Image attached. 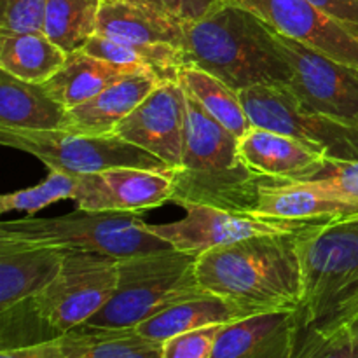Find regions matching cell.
I'll use <instances>...</instances> for the list:
<instances>
[{"label":"cell","instance_id":"6da1fadb","mask_svg":"<svg viewBox=\"0 0 358 358\" xmlns=\"http://www.w3.org/2000/svg\"><path fill=\"white\" fill-rule=\"evenodd\" d=\"M299 233L261 234L205 252L196 261L199 283L254 313L301 310L306 285Z\"/></svg>","mask_w":358,"mask_h":358},{"label":"cell","instance_id":"7a4b0ae2","mask_svg":"<svg viewBox=\"0 0 358 358\" xmlns=\"http://www.w3.org/2000/svg\"><path fill=\"white\" fill-rule=\"evenodd\" d=\"M180 49L185 65L212 73L238 93L254 86H289L294 76L275 28L229 0L201 20L184 23Z\"/></svg>","mask_w":358,"mask_h":358},{"label":"cell","instance_id":"3957f363","mask_svg":"<svg viewBox=\"0 0 358 358\" xmlns=\"http://www.w3.org/2000/svg\"><path fill=\"white\" fill-rule=\"evenodd\" d=\"M238 140L187 94V131L180 164L171 170V203L182 208L199 205L254 212L259 185L266 178L243 163Z\"/></svg>","mask_w":358,"mask_h":358},{"label":"cell","instance_id":"277c9868","mask_svg":"<svg viewBox=\"0 0 358 358\" xmlns=\"http://www.w3.org/2000/svg\"><path fill=\"white\" fill-rule=\"evenodd\" d=\"M304 269L301 320L313 327L358 318V220L313 224L297 234Z\"/></svg>","mask_w":358,"mask_h":358},{"label":"cell","instance_id":"5b68a950","mask_svg":"<svg viewBox=\"0 0 358 358\" xmlns=\"http://www.w3.org/2000/svg\"><path fill=\"white\" fill-rule=\"evenodd\" d=\"M196 261V255L175 248L121 259L117 289L84 327L135 329L173 304L205 296L208 292L199 283Z\"/></svg>","mask_w":358,"mask_h":358},{"label":"cell","instance_id":"8992f818","mask_svg":"<svg viewBox=\"0 0 358 358\" xmlns=\"http://www.w3.org/2000/svg\"><path fill=\"white\" fill-rule=\"evenodd\" d=\"M0 238L115 259L156 254L171 248L150 231L140 213L91 212L83 208L48 219L28 215L17 220H3Z\"/></svg>","mask_w":358,"mask_h":358},{"label":"cell","instance_id":"52a82bcc","mask_svg":"<svg viewBox=\"0 0 358 358\" xmlns=\"http://www.w3.org/2000/svg\"><path fill=\"white\" fill-rule=\"evenodd\" d=\"M121 259L69 252L59 275L30 299L16 304L35 320L45 339L86 324L117 289Z\"/></svg>","mask_w":358,"mask_h":358},{"label":"cell","instance_id":"ba28073f","mask_svg":"<svg viewBox=\"0 0 358 358\" xmlns=\"http://www.w3.org/2000/svg\"><path fill=\"white\" fill-rule=\"evenodd\" d=\"M0 143L30 154L48 170L70 175L100 173L121 166L171 171L156 156L115 135H84L66 129L28 131L0 128Z\"/></svg>","mask_w":358,"mask_h":358},{"label":"cell","instance_id":"9c48e42d","mask_svg":"<svg viewBox=\"0 0 358 358\" xmlns=\"http://www.w3.org/2000/svg\"><path fill=\"white\" fill-rule=\"evenodd\" d=\"M240 98L252 126L292 136L327 159L358 161L357 129L306 110L287 86L248 87Z\"/></svg>","mask_w":358,"mask_h":358},{"label":"cell","instance_id":"30bf717a","mask_svg":"<svg viewBox=\"0 0 358 358\" xmlns=\"http://www.w3.org/2000/svg\"><path fill=\"white\" fill-rule=\"evenodd\" d=\"M292 66V91L306 110L317 112L358 131V66L338 62L275 30Z\"/></svg>","mask_w":358,"mask_h":358},{"label":"cell","instance_id":"8fae6325","mask_svg":"<svg viewBox=\"0 0 358 358\" xmlns=\"http://www.w3.org/2000/svg\"><path fill=\"white\" fill-rule=\"evenodd\" d=\"M185 217L170 224H154L150 231L171 248L199 257L212 248L236 243L261 234L299 233L313 224L306 220L275 219L257 213L231 212L213 206H185Z\"/></svg>","mask_w":358,"mask_h":358},{"label":"cell","instance_id":"7c38bea8","mask_svg":"<svg viewBox=\"0 0 358 358\" xmlns=\"http://www.w3.org/2000/svg\"><path fill=\"white\" fill-rule=\"evenodd\" d=\"M187 131V93L180 83H163L119 122L114 135L147 150L171 170L182 161Z\"/></svg>","mask_w":358,"mask_h":358},{"label":"cell","instance_id":"4fadbf2b","mask_svg":"<svg viewBox=\"0 0 358 358\" xmlns=\"http://www.w3.org/2000/svg\"><path fill=\"white\" fill-rule=\"evenodd\" d=\"M261 17L278 34L358 66V34L322 13L310 0H229Z\"/></svg>","mask_w":358,"mask_h":358},{"label":"cell","instance_id":"5bb4252c","mask_svg":"<svg viewBox=\"0 0 358 358\" xmlns=\"http://www.w3.org/2000/svg\"><path fill=\"white\" fill-rule=\"evenodd\" d=\"M77 208L91 212L142 213L171 201V171L145 168H110L91 175H77Z\"/></svg>","mask_w":358,"mask_h":358},{"label":"cell","instance_id":"9a60e30c","mask_svg":"<svg viewBox=\"0 0 358 358\" xmlns=\"http://www.w3.org/2000/svg\"><path fill=\"white\" fill-rule=\"evenodd\" d=\"M243 163L266 180L306 182L324 168L327 157L283 133L252 126L240 140Z\"/></svg>","mask_w":358,"mask_h":358},{"label":"cell","instance_id":"2e32d148","mask_svg":"<svg viewBox=\"0 0 358 358\" xmlns=\"http://www.w3.org/2000/svg\"><path fill=\"white\" fill-rule=\"evenodd\" d=\"M299 310L262 311L227 324L212 358H289L299 331Z\"/></svg>","mask_w":358,"mask_h":358},{"label":"cell","instance_id":"e0dca14e","mask_svg":"<svg viewBox=\"0 0 358 358\" xmlns=\"http://www.w3.org/2000/svg\"><path fill=\"white\" fill-rule=\"evenodd\" d=\"M69 252L0 238V311H6L49 285L62 271Z\"/></svg>","mask_w":358,"mask_h":358},{"label":"cell","instance_id":"ac0fdd59","mask_svg":"<svg viewBox=\"0 0 358 358\" xmlns=\"http://www.w3.org/2000/svg\"><path fill=\"white\" fill-rule=\"evenodd\" d=\"M252 213L306 222L358 220V210L311 182L264 180Z\"/></svg>","mask_w":358,"mask_h":358},{"label":"cell","instance_id":"d6986e66","mask_svg":"<svg viewBox=\"0 0 358 358\" xmlns=\"http://www.w3.org/2000/svg\"><path fill=\"white\" fill-rule=\"evenodd\" d=\"M163 80L149 73H135L112 84L91 100L69 108L66 131L84 135H114L119 122L124 121Z\"/></svg>","mask_w":358,"mask_h":358},{"label":"cell","instance_id":"ffe728a7","mask_svg":"<svg viewBox=\"0 0 358 358\" xmlns=\"http://www.w3.org/2000/svg\"><path fill=\"white\" fill-rule=\"evenodd\" d=\"M96 35L128 44H170L182 48L184 23L170 13L122 0H103Z\"/></svg>","mask_w":358,"mask_h":358},{"label":"cell","instance_id":"44dd1931","mask_svg":"<svg viewBox=\"0 0 358 358\" xmlns=\"http://www.w3.org/2000/svg\"><path fill=\"white\" fill-rule=\"evenodd\" d=\"M69 108L56 101L44 84L21 80L0 70V128L52 131L63 129Z\"/></svg>","mask_w":358,"mask_h":358},{"label":"cell","instance_id":"7402d4cb","mask_svg":"<svg viewBox=\"0 0 358 358\" xmlns=\"http://www.w3.org/2000/svg\"><path fill=\"white\" fill-rule=\"evenodd\" d=\"M250 315L255 313L224 299V297L215 296V294H205V296L182 301V303L159 311L149 320L140 324L138 327H135V331L143 338L164 343L166 339L184 334V332L210 327V325L233 324V322L247 318Z\"/></svg>","mask_w":358,"mask_h":358},{"label":"cell","instance_id":"603a6c76","mask_svg":"<svg viewBox=\"0 0 358 358\" xmlns=\"http://www.w3.org/2000/svg\"><path fill=\"white\" fill-rule=\"evenodd\" d=\"M135 73L142 72L94 58L86 51H77L66 56L65 65L45 80L44 87L63 107L73 108Z\"/></svg>","mask_w":358,"mask_h":358},{"label":"cell","instance_id":"cb8c5ba5","mask_svg":"<svg viewBox=\"0 0 358 358\" xmlns=\"http://www.w3.org/2000/svg\"><path fill=\"white\" fill-rule=\"evenodd\" d=\"M66 56L44 31L0 34V70L27 83L44 84L65 65Z\"/></svg>","mask_w":358,"mask_h":358},{"label":"cell","instance_id":"d4e9b609","mask_svg":"<svg viewBox=\"0 0 358 358\" xmlns=\"http://www.w3.org/2000/svg\"><path fill=\"white\" fill-rule=\"evenodd\" d=\"M83 51L114 65L149 73L163 83H178L185 66L182 49L170 44H128L94 35Z\"/></svg>","mask_w":358,"mask_h":358},{"label":"cell","instance_id":"484cf974","mask_svg":"<svg viewBox=\"0 0 358 358\" xmlns=\"http://www.w3.org/2000/svg\"><path fill=\"white\" fill-rule=\"evenodd\" d=\"M66 358H161L163 343L140 336L135 329L77 327L63 334Z\"/></svg>","mask_w":358,"mask_h":358},{"label":"cell","instance_id":"4316f807","mask_svg":"<svg viewBox=\"0 0 358 358\" xmlns=\"http://www.w3.org/2000/svg\"><path fill=\"white\" fill-rule=\"evenodd\" d=\"M178 83L189 96L194 98L217 122H220L234 136L241 138L252 128L250 119L241 103L240 93L213 77L212 73L185 65L178 76Z\"/></svg>","mask_w":358,"mask_h":358},{"label":"cell","instance_id":"83f0119b","mask_svg":"<svg viewBox=\"0 0 358 358\" xmlns=\"http://www.w3.org/2000/svg\"><path fill=\"white\" fill-rule=\"evenodd\" d=\"M103 0H48L44 34L66 55L83 51L96 35Z\"/></svg>","mask_w":358,"mask_h":358},{"label":"cell","instance_id":"f1b7e54d","mask_svg":"<svg viewBox=\"0 0 358 358\" xmlns=\"http://www.w3.org/2000/svg\"><path fill=\"white\" fill-rule=\"evenodd\" d=\"M77 182H79L77 175L49 170L48 177L38 182L37 185L3 194L0 198V212H23L34 215V213L48 208L49 205L63 201V199L73 201L77 192Z\"/></svg>","mask_w":358,"mask_h":358},{"label":"cell","instance_id":"f546056e","mask_svg":"<svg viewBox=\"0 0 358 358\" xmlns=\"http://www.w3.org/2000/svg\"><path fill=\"white\" fill-rule=\"evenodd\" d=\"M289 358H353V325L313 327L301 320Z\"/></svg>","mask_w":358,"mask_h":358},{"label":"cell","instance_id":"4dcf8cb0","mask_svg":"<svg viewBox=\"0 0 358 358\" xmlns=\"http://www.w3.org/2000/svg\"><path fill=\"white\" fill-rule=\"evenodd\" d=\"M306 182L358 210V161L327 159L324 168Z\"/></svg>","mask_w":358,"mask_h":358},{"label":"cell","instance_id":"1f68e13d","mask_svg":"<svg viewBox=\"0 0 358 358\" xmlns=\"http://www.w3.org/2000/svg\"><path fill=\"white\" fill-rule=\"evenodd\" d=\"M48 0H0V34L44 31Z\"/></svg>","mask_w":358,"mask_h":358},{"label":"cell","instance_id":"d6a6232c","mask_svg":"<svg viewBox=\"0 0 358 358\" xmlns=\"http://www.w3.org/2000/svg\"><path fill=\"white\" fill-rule=\"evenodd\" d=\"M222 327L224 325H210L173 336L163 343L161 358H212L217 336Z\"/></svg>","mask_w":358,"mask_h":358},{"label":"cell","instance_id":"836d02e7","mask_svg":"<svg viewBox=\"0 0 358 358\" xmlns=\"http://www.w3.org/2000/svg\"><path fill=\"white\" fill-rule=\"evenodd\" d=\"M0 358H66L63 336L48 341L34 343V345L16 346V348H3Z\"/></svg>","mask_w":358,"mask_h":358},{"label":"cell","instance_id":"e575fe53","mask_svg":"<svg viewBox=\"0 0 358 358\" xmlns=\"http://www.w3.org/2000/svg\"><path fill=\"white\" fill-rule=\"evenodd\" d=\"M170 14H173L182 23L198 21L226 3L227 0H163Z\"/></svg>","mask_w":358,"mask_h":358},{"label":"cell","instance_id":"d590c367","mask_svg":"<svg viewBox=\"0 0 358 358\" xmlns=\"http://www.w3.org/2000/svg\"><path fill=\"white\" fill-rule=\"evenodd\" d=\"M315 7L358 34V0H310Z\"/></svg>","mask_w":358,"mask_h":358},{"label":"cell","instance_id":"8d00e7d4","mask_svg":"<svg viewBox=\"0 0 358 358\" xmlns=\"http://www.w3.org/2000/svg\"><path fill=\"white\" fill-rule=\"evenodd\" d=\"M122 2L140 3V6H149V7H152V9L163 10V13H170V10H168V7L164 6L163 0H122ZM171 16H173V14H171Z\"/></svg>","mask_w":358,"mask_h":358},{"label":"cell","instance_id":"74e56055","mask_svg":"<svg viewBox=\"0 0 358 358\" xmlns=\"http://www.w3.org/2000/svg\"><path fill=\"white\" fill-rule=\"evenodd\" d=\"M353 358H358V324L353 325Z\"/></svg>","mask_w":358,"mask_h":358},{"label":"cell","instance_id":"f35d334b","mask_svg":"<svg viewBox=\"0 0 358 358\" xmlns=\"http://www.w3.org/2000/svg\"><path fill=\"white\" fill-rule=\"evenodd\" d=\"M355 324H358V318H357V322H355ZM355 324H353V325H355Z\"/></svg>","mask_w":358,"mask_h":358}]
</instances>
